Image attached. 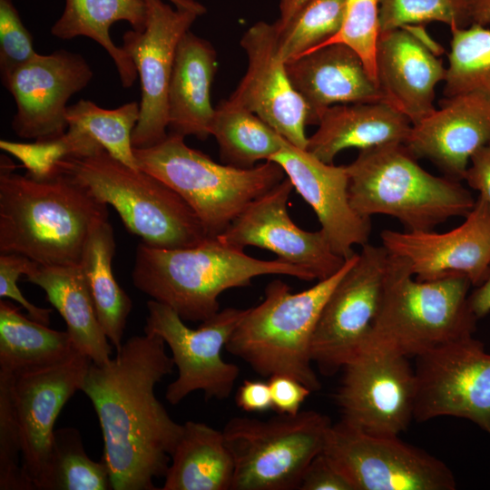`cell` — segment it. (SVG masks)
<instances>
[{
	"label": "cell",
	"instance_id": "603a6c76",
	"mask_svg": "<svg viewBox=\"0 0 490 490\" xmlns=\"http://www.w3.org/2000/svg\"><path fill=\"white\" fill-rule=\"evenodd\" d=\"M490 143V102L475 93L445 97L404 143L416 158L432 162L448 178L462 181L471 157Z\"/></svg>",
	"mask_w": 490,
	"mask_h": 490
},
{
	"label": "cell",
	"instance_id": "52a82bcc",
	"mask_svg": "<svg viewBox=\"0 0 490 490\" xmlns=\"http://www.w3.org/2000/svg\"><path fill=\"white\" fill-rule=\"evenodd\" d=\"M55 172L112 205L126 229L149 246L189 248L211 238L180 194L153 175L115 159L102 146L64 158Z\"/></svg>",
	"mask_w": 490,
	"mask_h": 490
},
{
	"label": "cell",
	"instance_id": "ba28073f",
	"mask_svg": "<svg viewBox=\"0 0 490 490\" xmlns=\"http://www.w3.org/2000/svg\"><path fill=\"white\" fill-rule=\"evenodd\" d=\"M138 168L158 178L190 205L208 235L221 234L242 211L286 178L272 161L249 169L212 161L168 132L148 148H133Z\"/></svg>",
	"mask_w": 490,
	"mask_h": 490
},
{
	"label": "cell",
	"instance_id": "3957f363",
	"mask_svg": "<svg viewBox=\"0 0 490 490\" xmlns=\"http://www.w3.org/2000/svg\"><path fill=\"white\" fill-rule=\"evenodd\" d=\"M266 275L316 279L303 268L279 259L250 257L243 249L225 244L217 237L180 249L142 242L136 248L132 279L140 291L169 306L183 320L202 322L220 311L222 292L250 286L254 278Z\"/></svg>",
	"mask_w": 490,
	"mask_h": 490
},
{
	"label": "cell",
	"instance_id": "83f0119b",
	"mask_svg": "<svg viewBox=\"0 0 490 490\" xmlns=\"http://www.w3.org/2000/svg\"><path fill=\"white\" fill-rule=\"evenodd\" d=\"M171 460L162 490H231L234 460L222 431L185 422Z\"/></svg>",
	"mask_w": 490,
	"mask_h": 490
},
{
	"label": "cell",
	"instance_id": "5bb4252c",
	"mask_svg": "<svg viewBox=\"0 0 490 490\" xmlns=\"http://www.w3.org/2000/svg\"><path fill=\"white\" fill-rule=\"evenodd\" d=\"M414 419H468L490 436V354L473 335L416 358Z\"/></svg>",
	"mask_w": 490,
	"mask_h": 490
},
{
	"label": "cell",
	"instance_id": "6da1fadb",
	"mask_svg": "<svg viewBox=\"0 0 490 490\" xmlns=\"http://www.w3.org/2000/svg\"><path fill=\"white\" fill-rule=\"evenodd\" d=\"M157 335L133 336L108 363L91 361L81 391L92 402L113 490H156L182 432L154 394L174 362Z\"/></svg>",
	"mask_w": 490,
	"mask_h": 490
},
{
	"label": "cell",
	"instance_id": "277c9868",
	"mask_svg": "<svg viewBox=\"0 0 490 490\" xmlns=\"http://www.w3.org/2000/svg\"><path fill=\"white\" fill-rule=\"evenodd\" d=\"M404 143L360 150L346 165L348 197L361 216L397 219L406 231L432 230L453 217H466L475 201L461 181L433 175Z\"/></svg>",
	"mask_w": 490,
	"mask_h": 490
},
{
	"label": "cell",
	"instance_id": "c3c4849f",
	"mask_svg": "<svg viewBox=\"0 0 490 490\" xmlns=\"http://www.w3.org/2000/svg\"><path fill=\"white\" fill-rule=\"evenodd\" d=\"M471 18L472 24L490 25V0H473Z\"/></svg>",
	"mask_w": 490,
	"mask_h": 490
},
{
	"label": "cell",
	"instance_id": "ffe728a7",
	"mask_svg": "<svg viewBox=\"0 0 490 490\" xmlns=\"http://www.w3.org/2000/svg\"><path fill=\"white\" fill-rule=\"evenodd\" d=\"M93 76L81 54L64 49L37 54L17 68L5 85L16 104L11 123L15 134L34 140L63 135L68 129L67 102L85 88Z\"/></svg>",
	"mask_w": 490,
	"mask_h": 490
},
{
	"label": "cell",
	"instance_id": "ab89813d",
	"mask_svg": "<svg viewBox=\"0 0 490 490\" xmlns=\"http://www.w3.org/2000/svg\"><path fill=\"white\" fill-rule=\"evenodd\" d=\"M22 441L11 390V373L0 370V489L33 490L22 462Z\"/></svg>",
	"mask_w": 490,
	"mask_h": 490
},
{
	"label": "cell",
	"instance_id": "7c38bea8",
	"mask_svg": "<svg viewBox=\"0 0 490 490\" xmlns=\"http://www.w3.org/2000/svg\"><path fill=\"white\" fill-rule=\"evenodd\" d=\"M389 260L382 246L366 243L329 294L318 318L311 358L333 375L364 347L381 302Z\"/></svg>",
	"mask_w": 490,
	"mask_h": 490
},
{
	"label": "cell",
	"instance_id": "484cf974",
	"mask_svg": "<svg viewBox=\"0 0 490 490\" xmlns=\"http://www.w3.org/2000/svg\"><path fill=\"white\" fill-rule=\"evenodd\" d=\"M318 125L309 137L307 150L327 163H333L346 149L405 143L412 127L406 115L384 102L332 105Z\"/></svg>",
	"mask_w": 490,
	"mask_h": 490
},
{
	"label": "cell",
	"instance_id": "7dc6e473",
	"mask_svg": "<svg viewBox=\"0 0 490 490\" xmlns=\"http://www.w3.org/2000/svg\"><path fill=\"white\" fill-rule=\"evenodd\" d=\"M469 305L476 318L490 312V270L485 280L469 295Z\"/></svg>",
	"mask_w": 490,
	"mask_h": 490
},
{
	"label": "cell",
	"instance_id": "5b68a950",
	"mask_svg": "<svg viewBox=\"0 0 490 490\" xmlns=\"http://www.w3.org/2000/svg\"><path fill=\"white\" fill-rule=\"evenodd\" d=\"M346 259L334 275L292 293L279 279L270 282L263 300L247 309L226 344V350L245 361L257 374L289 376L312 392L321 383L312 367L311 344L321 310L333 289L357 260Z\"/></svg>",
	"mask_w": 490,
	"mask_h": 490
},
{
	"label": "cell",
	"instance_id": "7402d4cb",
	"mask_svg": "<svg viewBox=\"0 0 490 490\" xmlns=\"http://www.w3.org/2000/svg\"><path fill=\"white\" fill-rule=\"evenodd\" d=\"M270 161L283 169L293 188L311 207L336 254L348 259L356 253L353 246L368 242L371 221L350 204L346 165L324 162L285 139Z\"/></svg>",
	"mask_w": 490,
	"mask_h": 490
},
{
	"label": "cell",
	"instance_id": "60d3db41",
	"mask_svg": "<svg viewBox=\"0 0 490 490\" xmlns=\"http://www.w3.org/2000/svg\"><path fill=\"white\" fill-rule=\"evenodd\" d=\"M37 53L13 0H0V77L4 87L13 73Z\"/></svg>",
	"mask_w": 490,
	"mask_h": 490
},
{
	"label": "cell",
	"instance_id": "8fae6325",
	"mask_svg": "<svg viewBox=\"0 0 490 490\" xmlns=\"http://www.w3.org/2000/svg\"><path fill=\"white\" fill-rule=\"evenodd\" d=\"M322 453L354 490H454L455 476L440 459L398 436L366 433L344 420L329 427Z\"/></svg>",
	"mask_w": 490,
	"mask_h": 490
},
{
	"label": "cell",
	"instance_id": "30bf717a",
	"mask_svg": "<svg viewBox=\"0 0 490 490\" xmlns=\"http://www.w3.org/2000/svg\"><path fill=\"white\" fill-rule=\"evenodd\" d=\"M146 306L144 333L163 339L178 369V377L167 387L166 400L177 405L197 390L206 400L228 398L240 368L224 360L221 352L247 309L226 308L191 328L169 306L154 299Z\"/></svg>",
	"mask_w": 490,
	"mask_h": 490
},
{
	"label": "cell",
	"instance_id": "4316f807",
	"mask_svg": "<svg viewBox=\"0 0 490 490\" xmlns=\"http://www.w3.org/2000/svg\"><path fill=\"white\" fill-rule=\"evenodd\" d=\"M26 280L44 289L46 299L64 319L76 351L97 365L112 359L113 345L100 325L80 265L39 266Z\"/></svg>",
	"mask_w": 490,
	"mask_h": 490
},
{
	"label": "cell",
	"instance_id": "7bdbcfd3",
	"mask_svg": "<svg viewBox=\"0 0 490 490\" xmlns=\"http://www.w3.org/2000/svg\"><path fill=\"white\" fill-rule=\"evenodd\" d=\"M300 490H354L351 483L322 452L307 467Z\"/></svg>",
	"mask_w": 490,
	"mask_h": 490
},
{
	"label": "cell",
	"instance_id": "d4e9b609",
	"mask_svg": "<svg viewBox=\"0 0 490 490\" xmlns=\"http://www.w3.org/2000/svg\"><path fill=\"white\" fill-rule=\"evenodd\" d=\"M217 70L211 44L188 31L177 46L168 89V129L178 135L206 140L215 108L211 86Z\"/></svg>",
	"mask_w": 490,
	"mask_h": 490
},
{
	"label": "cell",
	"instance_id": "bcb514c9",
	"mask_svg": "<svg viewBox=\"0 0 490 490\" xmlns=\"http://www.w3.org/2000/svg\"><path fill=\"white\" fill-rule=\"evenodd\" d=\"M463 180L490 205V143L471 157Z\"/></svg>",
	"mask_w": 490,
	"mask_h": 490
},
{
	"label": "cell",
	"instance_id": "ee69618b",
	"mask_svg": "<svg viewBox=\"0 0 490 490\" xmlns=\"http://www.w3.org/2000/svg\"><path fill=\"white\" fill-rule=\"evenodd\" d=\"M272 409L280 415H296L312 391L299 380L286 375H273L268 380Z\"/></svg>",
	"mask_w": 490,
	"mask_h": 490
},
{
	"label": "cell",
	"instance_id": "b9f144b4",
	"mask_svg": "<svg viewBox=\"0 0 490 490\" xmlns=\"http://www.w3.org/2000/svg\"><path fill=\"white\" fill-rule=\"evenodd\" d=\"M39 264L17 253H0V297L9 298L20 304L30 318L48 326L51 309L39 308L28 301L17 286L21 275L26 277L34 273Z\"/></svg>",
	"mask_w": 490,
	"mask_h": 490
},
{
	"label": "cell",
	"instance_id": "f546056e",
	"mask_svg": "<svg viewBox=\"0 0 490 490\" xmlns=\"http://www.w3.org/2000/svg\"><path fill=\"white\" fill-rule=\"evenodd\" d=\"M75 350L67 331L48 328L0 300V370L18 373L44 368L69 358Z\"/></svg>",
	"mask_w": 490,
	"mask_h": 490
},
{
	"label": "cell",
	"instance_id": "1f68e13d",
	"mask_svg": "<svg viewBox=\"0 0 490 490\" xmlns=\"http://www.w3.org/2000/svg\"><path fill=\"white\" fill-rule=\"evenodd\" d=\"M211 135L217 141L221 162L241 169L270 161L284 140L258 115L226 100L215 108Z\"/></svg>",
	"mask_w": 490,
	"mask_h": 490
},
{
	"label": "cell",
	"instance_id": "7a4b0ae2",
	"mask_svg": "<svg viewBox=\"0 0 490 490\" xmlns=\"http://www.w3.org/2000/svg\"><path fill=\"white\" fill-rule=\"evenodd\" d=\"M0 156V253L40 266L80 265L86 241L108 220V205L65 174L46 179L15 172Z\"/></svg>",
	"mask_w": 490,
	"mask_h": 490
},
{
	"label": "cell",
	"instance_id": "836d02e7",
	"mask_svg": "<svg viewBox=\"0 0 490 490\" xmlns=\"http://www.w3.org/2000/svg\"><path fill=\"white\" fill-rule=\"evenodd\" d=\"M140 117V104L131 102L116 109H103L89 100L68 106V128L76 129L97 142L112 156L139 169L132 143V132Z\"/></svg>",
	"mask_w": 490,
	"mask_h": 490
},
{
	"label": "cell",
	"instance_id": "f1b7e54d",
	"mask_svg": "<svg viewBox=\"0 0 490 490\" xmlns=\"http://www.w3.org/2000/svg\"><path fill=\"white\" fill-rule=\"evenodd\" d=\"M118 21L128 22L132 30H144L145 0H65L64 13L52 26L51 34L62 40L86 36L95 41L110 55L122 85L128 88L138 74L131 57L110 36V27Z\"/></svg>",
	"mask_w": 490,
	"mask_h": 490
},
{
	"label": "cell",
	"instance_id": "d6986e66",
	"mask_svg": "<svg viewBox=\"0 0 490 490\" xmlns=\"http://www.w3.org/2000/svg\"><path fill=\"white\" fill-rule=\"evenodd\" d=\"M458 227L446 232L383 230L381 245L405 260L418 280L452 275L482 284L490 270V205L478 196Z\"/></svg>",
	"mask_w": 490,
	"mask_h": 490
},
{
	"label": "cell",
	"instance_id": "74e56055",
	"mask_svg": "<svg viewBox=\"0 0 490 490\" xmlns=\"http://www.w3.org/2000/svg\"><path fill=\"white\" fill-rule=\"evenodd\" d=\"M380 32L441 22L450 30L465 28L472 24L473 0H380Z\"/></svg>",
	"mask_w": 490,
	"mask_h": 490
},
{
	"label": "cell",
	"instance_id": "4fadbf2b",
	"mask_svg": "<svg viewBox=\"0 0 490 490\" xmlns=\"http://www.w3.org/2000/svg\"><path fill=\"white\" fill-rule=\"evenodd\" d=\"M408 358L366 346L342 368L336 401L342 420L372 435L398 436L414 418L417 381Z\"/></svg>",
	"mask_w": 490,
	"mask_h": 490
},
{
	"label": "cell",
	"instance_id": "e575fe53",
	"mask_svg": "<svg viewBox=\"0 0 490 490\" xmlns=\"http://www.w3.org/2000/svg\"><path fill=\"white\" fill-rule=\"evenodd\" d=\"M112 489L108 467L86 454L79 431L64 427L54 432L46 477L42 490Z\"/></svg>",
	"mask_w": 490,
	"mask_h": 490
},
{
	"label": "cell",
	"instance_id": "cb8c5ba5",
	"mask_svg": "<svg viewBox=\"0 0 490 490\" xmlns=\"http://www.w3.org/2000/svg\"><path fill=\"white\" fill-rule=\"evenodd\" d=\"M295 90L309 110L308 124H318L328 107L383 102L360 56L344 44H330L286 62Z\"/></svg>",
	"mask_w": 490,
	"mask_h": 490
},
{
	"label": "cell",
	"instance_id": "8d00e7d4",
	"mask_svg": "<svg viewBox=\"0 0 490 490\" xmlns=\"http://www.w3.org/2000/svg\"><path fill=\"white\" fill-rule=\"evenodd\" d=\"M100 146L93 138L74 128H68L59 137L35 140L34 142L0 141L1 150L20 161L27 174L37 180L52 176L57 163L64 158L87 154Z\"/></svg>",
	"mask_w": 490,
	"mask_h": 490
},
{
	"label": "cell",
	"instance_id": "f35d334b",
	"mask_svg": "<svg viewBox=\"0 0 490 490\" xmlns=\"http://www.w3.org/2000/svg\"><path fill=\"white\" fill-rule=\"evenodd\" d=\"M379 1L346 0L345 15L340 30L311 50L330 44H344L349 46L360 56L368 74L377 83L376 50L380 33Z\"/></svg>",
	"mask_w": 490,
	"mask_h": 490
},
{
	"label": "cell",
	"instance_id": "4dcf8cb0",
	"mask_svg": "<svg viewBox=\"0 0 490 490\" xmlns=\"http://www.w3.org/2000/svg\"><path fill=\"white\" fill-rule=\"evenodd\" d=\"M115 251L113 230L108 220L90 234L80 266L85 277L100 325L113 347L122 345L132 300L117 283L113 272Z\"/></svg>",
	"mask_w": 490,
	"mask_h": 490
},
{
	"label": "cell",
	"instance_id": "e0dca14e",
	"mask_svg": "<svg viewBox=\"0 0 490 490\" xmlns=\"http://www.w3.org/2000/svg\"><path fill=\"white\" fill-rule=\"evenodd\" d=\"M240 45L247 54V71L226 101L255 113L291 144L307 149L309 110L279 55L276 22L255 23L243 34Z\"/></svg>",
	"mask_w": 490,
	"mask_h": 490
},
{
	"label": "cell",
	"instance_id": "ac0fdd59",
	"mask_svg": "<svg viewBox=\"0 0 490 490\" xmlns=\"http://www.w3.org/2000/svg\"><path fill=\"white\" fill-rule=\"evenodd\" d=\"M293 189L286 177L252 201L217 238L243 250L249 246L268 250L277 259L307 270L316 279H325L338 272L346 259L334 252L321 230L308 231L291 220L288 203Z\"/></svg>",
	"mask_w": 490,
	"mask_h": 490
},
{
	"label": "cell",
	"instance_id": "44dd1931",
	"mask_svg": "<svg viewBox=\"0 0 490 490\" xmlns=\"http://www.w3.org/2000/svg\"><path fill=\"white\" fill-rule=\"evenodd\" d=\"M439 46L420 25L382 31L377 44L376 74L383 102L406 115L412 125L436 108V87L446 68Z\"/></svg>",
	"mask_w": 490,
	"mask_h": 490
},
{
	"label": "cell",
	"instance_id": "681fc988",
	"mask_svg": "<svg viewBox=\"0 0 490 490\" xmlns=\"http://www.w3.org/2000/svg\"><path fill=\"white\" fill-rule=\"evenodd\" d=\"M309 0H280L279 18L276 21L279 25L287 23L289 18Z\"/></svg>",
	"mask_w": 490,
	"mask_h": 490
},
{
	"label": "cell",
	"instance_id": "8992f818",
	"mask_svg": "<svg viewBox=\"0 0 490 490\" xmlns=\"http://www.w3.org/2000/svg\"><path fill=\"white\" fill-rule=\"evenodd\" d=\"M471 285L464 275L418 280L405 260L389 253L381 302L364 347L408 358L472 336L477 318L469 305Z\"/></svg>",
	"mask_w": 490,
	"mask_h": 490
},
{
	"label": "cell",
	"instance_id": "d6a6232c",
	"mask_svg": "<svg viewBox=\"0 0 490 490\" xmlns=\"http://www.w3.org/2000/svg\"><path fill=\"white\" fill-rule=\"evenodd\" d=\"M450 31L445 97L475 93L490 102V28L473 23Z\"/></svg>",
	"mask_w": 490,
	"mask_h": 490
},
{
	"label": "cell",
	"instance_id": "9a60e30c",
	"mask_svg": "<svg viewBox=\"0 0 490 490\" xmlns=\"http://www.w3.org/2000/svg\"><path fill=\"white\" fill-rule=\"evenodd\" d=\"M144 30H129L122 48L132 60L141 83L140 117L132 132L133 148H148L168 134V89L177 46L201 15L199 12L173 9L162 0H145Z\"/></svg>",
	"mask_w": 490,
	"mask_h": 490
},
{
	"label": "cell",
	"instance_id": "9c48e42d",
	"mask_svg": "<svg viewBox=\"0 0 490 490\" xmlns=\"http://www.w3.org/2000/svg\"><path fill=\"white\" fill-rule=\"evenodd\" d=\"M331 425L327 416L312 410L268 420L230 419L222 433L234 460L231 489H299Z\"/></svg>",
	"mask_w": 490,
	"mask_h": 490
},
{
	"label": "cell",
	"instance_id": "2e32d148",
	"mask_svg": "<svg viewBox=\"0 0 490 490\" xmlns=\"http://www.w3.org/2000/svg\"><path fill=\"white\" fill-rule=\"evenodd\" d=\"M91 360L75 352L44 368L11 373V390L22 441V466L33 490L46 477L55 420L81 390Z\"/></svg>",
	"mask_w": 490,
	"mask_h": 490
},
{
	"label": "cell",
	"instance_id": "f907efd6",
	"mask_svg": "<svg viewBox=\"0 0 490 490\" xmlns=\"http://www.w3.org/2000/svg\"><path fill=\"white\" fill-rule=\"evenodd\" d=\"M177 8L191 9L199 12L201 15L206 12V8L197 1L191 0H168Z\"/></svg>",
	"mask_w": 490,
	"mask_h": 490
},
{
	"label": "cell",
	"instance_id": "f6af8a7d",
	"mask_svg": "<svg viewBox=\"0 0 490 490\" xmlns=\"http://www.w3.org/2000/svg\"><path fill=\"white\" fill-rule=\"evenodd\" d=\"M235 402L238 407L249 413L272 409L269 383L260 380H244L237 390Z\"/></svg>",
	"mask_w": 490,
	"mask_h": 490
},
{
	"label": "cell",
	"instance_id": "d590c367",
	"mask_svg": "<svg viewBox=\"0 0 490 490\" xmlns=\"http://www.w3.org/2000/svg\"><path fill=\"white\" fill-rule=\"evenodd\" d=\"M346 0H309L279 25V53L286 63L317 47L341 28Z\"/></svg>",
	"mask_w": 490,
	"mask_h": 490
},
{
	"label": "cell",
	"instance_id": "816d5d0a",
	"mask_svg": "<svg viewBox=\"0 0 490 490\" xmlns=\"http://www.w3.org/2000/svg\"><path fill=\"white\" fill-rule=\"evenodd\" d=\"M191 1H195V0H191Z\"/></svg>",
	"mask_w": 490,
	"mask_h": 490
}]
</instances>
